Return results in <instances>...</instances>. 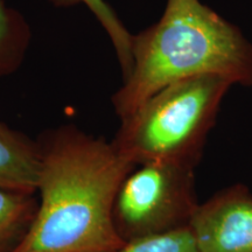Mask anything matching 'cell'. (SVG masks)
I'll return each instance as SVG.
<instances>
[{
	"mask_svg": "<svg viewBox=\"0 0 252 252\" xmlns=\"http://www.w3.org/2000/svg\"><path fill=\"white\" fill-rule=\"evenodd\" d=\"M35 217L14 252H112L125 243L112 220L116 195L135 165L112 141L75 124L43 131Z\"/></svg>",
	"mask_w": 252,
	"mask_h": 252,
	"instance_id": "1",
	"label": "cell"
},
{
	"mask_svg": "<svg viewBox=\"0 0 252 252\" xmlns=\"http://www.w3.org/2000/svg\"><path fill=\"white\" fill-rule=\"evenodd\" d=\"M231 86L222 76L202 75L163 88L121 119L113 146L135 166L161 160L196 167Z\"/></svg>",
	"mask_w": 252,
	"mask_h": 252,
	"instance_id": "3",
	"label": "cell"
},
{
	"mask_svg": "<svg viewBox=\"0 0 252 252\" xmlns=\"http://www.w3.org/2000/svg\"><path fill=\"white\" fill-rule=\"evenodd\" d=\"M195 168L173 161L137 165L123 180L112 220L124 243L190 224L197 202Z\"/></svg>",
	"mask_w": 252,
	"mask_h": 252,
	"instance_id": "4",
	"label": "cell"
},
{
	"mask_svg": "<svg viewBox=\"0 0 252 252\" xmlns=\"http://www.w3.org/2000/svg\"><path fill=\"white\" fill-rule=\"evenodd\" d=\"M30 21L14 6L0 0V80L20 70L31 49Z\"/></svg>",
	"mask_w": 252,
	"mask_h": 252,
	"instance_id": "7",
	"label": "cell"
},
{
	"mask_svg": "<svg viewBox=\"0 0 252 252\" xmlns=\"http://www.w3.org/2000/svg\"><path fill=\"white\" fill-rule=\"evenodd\" d=\"M189 228L200 252H252V193L236 184L198 204Z\"/></svg>",
	"mask_w": 252,
	"mask_h": 252,
	"instance_id": "5",
	"label": "cell"
},
{
	"mask_svg": "<svg viewBox=\"0 0 252 252\" xmlns=\"http://www.w3.org/2000/svg\"><path fill=\"white\" fill-rule=\"evenodd\" d=\"M46 1L53 7L61 9L72 8L80 5L86 6L108 35L117 56L123 80L130 74L132 69L133 34L128 32L121 18L105 0H46Z\"/></svg>",
	"mask_w": 252,
	"mask_h": 252,
	"instance_id": "9",
	"label": "cell"
},
{
	"mask_svg": "<svg viewBox=\"0 0 252 252\" xmlns=\"http://www.w3.org/2000/svg\"><path fill=\"white\" fill-rule=\"evenodd\" d=\"M39 163L37 139L0 118V187L36 194Z\"/></svg>",
	"mask_w": 252,
	"mask_h": 252,
	"instance_id": "6",
	"label": "cell"
},
{
	"mask_svg": "<svg viewBox=\"0 0 252 252\" xmlns=\"http://www.w3.org/2000/svg\"><path fill=\"white\" fill-rule=\"evenodd\" d=\"M112 252H200L189 226L127 242Z\"/></svg>",
	"mask_w": 252,
	"mask_h": 252,
	"instance_id": "10",
	"label": "cell"
},
{
	"mask_svg": "<svg viewBox=\"0 0 252 252\" xmlns=\"http://www.w3.org/2000/svg\"><path fill=\"white\" fill-rule=\"evenodd\" d=\"M202 75L252 87V43L200 0H167L161 18L133 35L132 69L113 110L123 119L163 88Z\"/></svg>",
	"mask_w": 252,
	"mask_h": 252,
	"instance_id": "2",
	"label": "cell"
},
{
	"mask_svg": "<svg viewBox=\"0 0 252 252\" xmlns=\"http://www.w3.org/2000/svg\"><path fill=\"white\" fill-rule=\"evenodd\" d=\"M36 194L0 187V252H14L27 235L37 209Z\"/></svg>",
	"mask_w": 252,
	"mask_h": 252,
	"instance_id": "8",
	"label": "cell"
}]
</instances>
